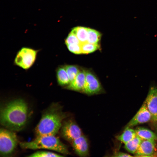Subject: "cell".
<instances>
[{"label": "cell", "mask_w": 157, "mask_h": 157, "mask_svg": "<svg viewBox=\"0 0 157 157\" xmlns=\"http://www.w3.org/2000/svg\"><path fill=\"white\" fill-rule=\"evenodd\" d=\"M29 113L28 106L24 100L21 98L13 99L1 108L0 124L11 131H21L27 122Z\"/></svg>", "instance_id": "1"}, {"label": "cell", "mask_w": 157, "mask_h": 157, "mask_svg": "<svg viewBox=\"0 0 157 157\" xmlns=\"http://www.w3.org/2000/svg\"><path fill=\"white\" fill-rule=\"evenodd\" d=\"M67 116L59 104H51L43 113L35 128L36 136L55 135L60 129L63 120Z\"/></svg>", "instance_id": "2"}, {"label": "cell", "mask_w": 157, "mask_h": 157, "mask_svg": "<svg viewBox=\"0 0 157 157\" xmlns=\"http://www.w3.org/2000/svg\"><path fill=\"white\" fill-rule=\"evenodd\" d=\"M19 144L22 148L24 149H44L54 151L64 155L70 154L67 146L55 135L38 136L31 141L22 142Z\"/></svg>", "instance_id": "3"}, {"label": "cell", "mask_w": 157, "mask_h": 157, "mask_svg": "<svg viewBox=\"0 0 157 157\" xmlns=\"http://www.w3.org/2000/svg\"><path fill=\"white\" fill-rule=\"evenodd\" d=\"M14 131L4 128L0 129V156H9L14 152L18 143Z\"/></svg>", "instance_id": "4"}, {"label": "cell", "mask_w": 157, "mask_h": 157, "mask_svg": "<svg viewBox=\"0 0 157 157\" xmlns=\"http://www.w3.org/2000/svg\"><path fill=\"white\" fill-rule=\"evenodd\" d=\"M39 50L23 47L17 52L15 58V65L26 70L30 68L36 61Z\"/></svg>", "instance_id": "5"}, {"label": "cell", "mask_w": 157, "mask_h": 157, "mask_svg": "<svg viewBox=\"0 0 157 157\" xmlns=\"http://www.w3.org/2000/svg\"><path fill=\"white\" fill-rule=\"evenodd\" d=\"M60 129L61 134L62 137L69 142H72L82 135L81 129L72 119H69L64 122Z\"/></svg>", "instance_id": "6"}, {"label": "cell", "mask_w": 157, "mask_h": 157, "mask_svg": "<svg viewBox=\"0 0 157 157\" xmlns=\"http://www.w3.org/2000/svg\"><path fill=\"white\" fill-rule=\"evenodd\" d=\"M102 90L101 85L97 78L90 71H86L83 92L88 95L99 93Z\"/></svg>", "instance_id": "7"}, {"label": "cell", "mask_w": 157, "mask_h": 157, "mask_svg": "<svg viewBox=\"0 0 157 157\" xmlns=\"http://www.w3.org/2000/svg\"><path fill=\"white\" fill-rule=\"evenodd\" d=\"M151 114L154 125L157 127V87H151L150 88L144 101Z\"/></svg>", "instance_id": "8"}, {"label": "cell", "mask_w": 157, "mask_h": 157, "mask_svg": "<svg viewBox=\"0 0 157 157\" xmlns=\"http://www.w3.org/2000/svg\"><path fill=\"white\" fill-rule=\"evenodd\" d=\"M151 119V115L144 102L139 110L127 123L125 128H131L137 125L147 122Z\"/></svg>", "instance_id": "9"}, {"label": "cell", "mask_w": 157, "mask_h": 157, "mask_svg": "<svg viewBox=\"0 0 157 157\" xmlns=\"http://www.w3.org/2000/svg\"><path fill=\"white\" fill-rule=\"evenodd\" d=\"M71 142L75 153L78 156L85 157L89 155L88 140L85 136L82 135Z\"/></svg>", "instance_id": "10"}, {"label": "cell", "mask_w": 157, "mask_h": 157, "mask_svg": "<svg viewBox=\"0 0 157 157\" xmlns=\"http://www.w3.org/2000/svg\"><path fill=\"white\" fill-rule=\"evenodd\" d=\"M155 141L142 140L138 150L135 154L136 156H152L156 148Z\"/></svg>", "instance_id": "11"}, {"label": "cell", "mask_w": 157, "mask_h": 157, "mask_svg": "<svg viewBox=\"0 0 157 157\" xmlns=\"http://www.w3.org/2000/svg\"><path fill=\"white\" fill-rule=\"evenodd\" d=\"M86 70H80L74 80L65 88L78 92H83L85 83Z\"/></svg>", "instance_id": "12"}, {"label": "cell", "mask_w": 157, "mask_h": 157, "mask_svg": "<svg viewBox=\"0 0 157 157\" xmlns=\"http://www.w3.org/2000/svg\"><path fill=\"white\" fill-rule=\"evenodd\" d=\"M56 76L59 85L65 88L70 84L69 78L64 66H60L56 68Z\"/></svg>", "instance_id": "13"}, {"label": "cell", "mask_w": 157, "mask_h": 157, "mask_svg": "<svg viewBox=\"0 0 157 157\" xmlns=\"http://www.w3.org/2000/svg\"><path fill=\"white\" fill-rule=\"evenodd\" d=\"M136 135L143 140L155 141L157 135L151 131L144 128L138 127L135 130Z\"/></svg>", "instance_id": "14"}, {"label": "cell", "mask_w": 157, "mask_h": 157, "mask_svg": "<svg viewBox=\"0 0 157 157\" xmlns=\"http://www.w3.org/2000/svg\"><path fill=\"white\" fill-rule=\"evenodd\" d=\"M88 28L85 27L77 26L72 29L71 32L77 37L81 43L87 42Z\"/></svg>", "instance_id": "15"}, {"label": "cell", "mask_w": 157, "mask_h": 157, "mask_svg": "<svg viewBox=\"0 0 157 157\" xmlns=\"http://www.w3.org/2000/svg\"><path fill=\"white\" fill-rule=\"evenodd\" d=\"M136 135L135 130L130 127L126 128L122 134L117 136V138L125 144L133 139Z\"/></svg>", "instance_id": "16"}, {"label": "cell", "mask_w": 157, "mask_h": 157, "mask_svg": "<svg viewBox=\"0 0 157 157\" xmlns=\"http://www.w3.org/2000/svg\"><path fill=\"white\" fill-rule=\"evenodd\" d=\"M142 140L137 135L133 139L124 144V148L128 152L135 154Z\"/></svg>", "instance_id": "17"}, {"label": "cell", "mask_w": 157, "mask_h": 157, "mask_svg": "<svg viewBox=\"0 0 157 157\" xmlns=\"http://www.w3.org/2000/svg\"><path fill=\"white\" fill-rule=\"evenodd\" d=\"M101 37V34L99 32L93 29L88 28V42L99 45Z\"/></svg>", "instance_id": "18"}, {"label": "cell", "mask_w": 157, "mask_h": 157, "mask_svg": "<svg viewBox=\"0 0 157 157\" xmlns=\"http://www.w3.org/2000/svg\"><path fill=\"white\" fill-rule=\"evenodd\" d=\"M82 53L88 54L93 52L99 49V45L89 43L88 42L81 43Z\"/></svg>", "instance_id": "19"}, {"label": "cell", "mask_w": 157, "mask_h": 157, "mask_svg": "<svg viewBox=\"0 0 157 157\" xmlns=\"http://www.w3.org/2000/svg\"><path fill=\"white\" fill-rule=\"evenodd\" d=\"M64 66L71 83L75 79L80 70L77 66L75 65H66Z\"/></svg>", "instance_id": "20"}, {"label": "cell", "mask_w": 157, "mask_h": 157, "mask_svg": "<svg viewBox=\"0 0 157 157\" xmlns=\"http://www.w3.org/2000/svg\"><path fill=\"white\" fill-rule=\"evenodd\" d=\"M28 157H61L64 156L56 153L47 151H38L28 156Z\"/></svg>", "instance_id": "21"}, {"label": "cell", "mask_w": 157, "mask_h": 157, "mask_svg": "<svg viewBox=\"0 0 157 157\" xmlns=\"http://www.w3.org/2000/svg\"><path fill=\"white\" fill-rule=\"evenodd\" d=\"M65 43L66 46L81 43L76 36L71 32L65 39Z\"/></svg>", "instance_id": "22"}, {"label": "cell", "mask_w": 157, "mask_h": 157, "mask_svg": "<svg viewBox=\"0 0 157 157\" xmlns=\"http://www.w3.org/2000/svg\"><path fill=\"white\" fill-rule=\"evenodd\" d=\"M67 46L68 50L74 53L78 54L82 53L81 43L71 44Z\"/></svg>", "instance_id": "23"}, {"label": "cell", "mask_w": 157, "mask_h": 157, "mask_svg": "<svg viewBox=\"0 0 157 157\" xmlns=\"http://www.w3.org/2000/svg\"><path fill=\"white\" fill-rule=\"evenodd\" d=\"M113 156L114 157H132V156H131L129 154H127L126 153H124L122 152H117L115 153L114 154Z\"/></svg>", "instance_id": "24"}]
</instances>
